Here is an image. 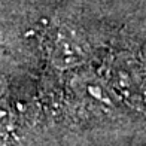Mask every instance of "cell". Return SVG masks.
<instances>
[{"label":"cell","mask_w":146,"mask_h":146,"mask_svg":"<svg viewBox=\"0 0 146 146\" xmlns=\"http://www.w3.org/2000/svg\"><path fill=\"white\" fill-rule=\"evenodd\" d=\"M5 90H6V84L2 78H0V97H2L5 94Z\"/></svg>","instance_id":"cell-1"}]
</instances>
